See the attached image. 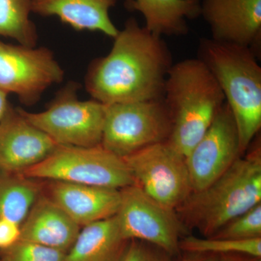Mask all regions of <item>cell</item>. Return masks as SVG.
<instances>
[{"instance_id": "6da1fadb", "label": "cell", "mask_w": 261, "mask_h": 261, "mask_svg": "<svg viewBox=\"0 0 261 261\" xmlns=\"http://www.w3.org/2000/svg\"><path fill=\"white\" fill-rule=\"evenodd\" d=\"M113 40L107 56L94 60L87 70L85 87L92 99L105 105L162 99L174 63L163 38L130 18Z\"/></svg>"}, {"instance_id": "7a4b0ae2", "label": "cell", "mask_w": 261, "mask_h": 261, "mask_svg": "<svg viewBox=\"0 0 261 261\" xmlns=\"http://www.w3.org/2000/svg\"><path fill=\"white\" fill-rule=\"evenodd\" d=\"M163 99L171 122L168 142L185 158L226 102L214 75L198 58L173 63L166 78Z\"/></svg>"}, {"instance_id": "3957f363", "label": "cell", "mask_w": 261, "mask_h": 261, "mask_svg": "<svg viewBox=\"0 0 261 261\" xmlns=\"http://www.w3.org/2000/svg\"><path fill=\"white\" fill-rule=\"evenodd\" d=\"M261 203V154L257 145L208 186L192 192L175 210L187 229L203 238Z\"/></svg>"}, {"instance_id": "277c9868", "label": "cell", "mask_w": 261, "mask_h": 261, "mask_svg": "<svg viewBox=\"0 0 261 261\" xmlns=\"http://www.w3.org/2000/svg\"><path fill=\"white\" fill-rule=\"evenodd\" d=\"M214 75L232 113L242 154L261 128V67L250 48L200 39L198 56Z\"/></svg>"}, {"instance_id": "5b68a950", "label": "cell", "mask_w": 261, "mask_h": 261, "mask_svg": "<svg viewBox=\"0 0 261 261\" xmlns=\"http://www.w3.org/2000/svg\"><path fill=\"white\" fill-rule=\"evenodd\" d=\"M49 180L121 190L135 185L124 159L103 147L57 145L42 161L21 173Z\"/></svg>"}, {"instance_id": "8992f818", "label": "cell", "mask_w": 261, "mask_h": 261, "mask_svg": "<svg viewBox=\"0 0 261 261\" xmlns=\"http://www.w3.org/2000/svg\"><path fill=\"white\" fill-rule=\"evenodd\" d=\"M80 87L70 82L58 92L42 112L22 115L58 145L94 147L101 145L107 105L95 100H80Z\"/></svg>"}, {"instance_id": "52a82bcc", "label": "cell", "mask_w": 261, "mask_h": 261, "mask_svg": "<svg viewBox=\"0 0 261 261\" xmlns=\"http://www.w3.org/2000/svg\"><path fill=\"white\" fill-rule=\"evenodd\" d=\"M171 122L163 99L107 105L101 145L122 159L167 141Z\"/></svg>"}, {"instance_id": "ba28073f", "label": "cell", "mask_w": 261, "mask_h": 261, "mask_svg": "<svg viewBox=\"0 0 261 261\" xmlns=\"http://www.w3.org/2000/svg\"><path fill=\"white\" fill-rule=\"evenodd\" d=\"M121 200L116 216L121 233L126 240H140L177 257L180 241L188 230L176 211L159 203L137 184L120 190Z\"/></svg>"}, {"instance_id": "9c48e42d", "label": "cell", "mask_w": 261, "mask_h": 261, "mask_svg": "<svg viewBox=\"0 0 261 261\" xmlns=\"http://www.w3.org/2000/svg\"><path fill=\"white\" fill-rule=\"evenodd\" d=\"M136 184L154 200L176 210L192 192L186 160L168 141L124 158Z\"/></svg>"}, {"instance_id": "30bf717a", "label": "cell", "mask_w": 261, "mask_h": 261, "mask_svg": "<svg viewBox=\"0 0 261 261\" xmlns=\"http://www.w3.org/2000/svg\"><path fill=\"white\" fill-rule=\"evenodd\" d=\"M64 70L45 47H27L0 42V89L32 106L53 84L61 83Z\"/></svg>"}, {"instance_id": "8fae6325", "label": "cell", "mask_w": 261, "mask_h": 261, "mask_svg": "<svg viewBox=\"0 0 261 261\" xmlns=\"http://www.w3.org/2000/svg\"><path fill=\"white\" fill-rule=\"evenodd\" d=\"M242 154L236 123L225 102L205 135L185 158L192 192L211 185Z\"/></svg>"}, {"instance_id": "7c38bea8", "label": "cell", "mask_w": 261, "mask_h": 261, "mask_svg": "<svg viewBox=\"0 0 261 261\" xmlns=\"http://www.w3.org/2000/svg\"><path fill=\"white\" fill-rule=\"evenodd\" d=\"M211 39L250 48L258 57L261 0H201V15Z\"/></svg>"}, {"instance_id": "4fadbf2b", "label": "cell", "mask_w": 261, "mask_h": 261, "mask_svg": "<svg viewBox=\"0 0 261 261\" xmlns=\"http://www.w3.org/2000/svg\"><path fill=\"white\" fill-rule=\"evenodd\" d=\"M58 145L10 107L0 121V171L22 173L40 163Z\"/></svg>"}, {"instance_id": "5bb4252c", "label": "cell", "mask_w": 261, "mask_h": 261, "mask_svg": "<svg viewBox=\"0 0 261 261\" xmlns=\"http://www.w3.org/2000/svg\"><path fill=\"white\" fill-rule=\"evenodd\" d=\"M48 197L82 228L114 216L121 193L116 189L51 181Z\"/></svg>"}, {"instance_id": "9a60e30c", "label": "cell", "mask_w": 261, "mask_h": 261, "mask_svg": "<svg viewBox=\"0 0 261 261\" xmlns=\"http://www.w3.org/2000/svg\"><path fill=\"white\" fill-rule=\"evenodd\" d=\"M56 202L39 196L20 228V240L67 252L81 230Z\"/></svg>"}, {"instance_id": "2e32d148", "label": "cell", "mask_w": 261, "mask_h": 261, "mask_svg": "<svg viewBox=\"0 0 261 261\" xmlns=\"http://www.w3.org/2000/svg\"><path fill=\"white\" fill-rule=\"evenodd\" d=\"M119 0H32V13L56 17L75 31L102 33L114 38L118 29L110 10Z\"/></svg>"}, {"instance_id": "e0dca14e", "label": "cell", "mask_w": 261, "mask_h": 261, "mask_svg": "<svg viewBox=\"0 0 261 261\" xmlns=\"http://www.w3.org/2000/svg\"><path fill=\"white\" fill-rule=\"evenodd\" d=\"M125 6L143 15L145 28L161 37L187 35L188 20L201 15V0H126Z\"/></svg>"}, {"instance_id": "ac0fdd59", "label": "cell", "mask_w": 261, "mask_h": 261, "mask_svg": "<svg viewBox=\"0 0 261 261\" xmlns=\"http://www.w3.org/2000/svg\"><path fill=\"white\" fill-rule=\"evenodd\" d=\"M129 242L114 216L81 228L65 261H122Z\"/></svg>"}, {"instance_id": "d6986e66", "label": "cell", "mask_w": 261, "mask_h": 261, "mask_svg": "<svg viewBox=\"0 0 261 261\" xmlns=\"http://www.w3.org/2000/svg\"><path fill=\"white\" fill-rule=\"evenodd\" d=\"M41 195L42 187L38 180L0 171V221L21 226Z\"/></svg>"}, {"instance_id": "ffe728a7", "label": "cell", "mask_w": 261, "mask_h": 261, "mask_svg": "<svg viewBox=\"0 0 261 261\" xmlns=\"http://www.w3.org/2000/svg\"><path fill=\"white\" fill-rule=\"evenodd\" d=\"M32 0H0V37L27 47H37L38 33L31 19Z\"/></svg>"}, {"instance_id": "44dd1931", "label": "cell", "mask_w": 261, "mask_h": 261, "mask_svg": "<svg viewBox=\"0 0 261 261\" xmlns=\"http://www.w3.org/2000/svg\"><path fill=\"white\" fill-rule=\"evenodd\" d=\"M181 252L211 253L222 255L240 254L252 257H261V238L252 240L197 238L187 235L179 243Z\"/></svg>"}, {"instance_id": "7402d4cb", "label": "cell", "mask_w": 261, "mask_h": 261, "mask_svg": "<svg viewBox=\"0 0 261 261\" xmlns=\"http://www.w3.org/2000/svg\"><path fill=\"white\" fill-rule=\"evenodd\" d=\"M212 237L232 240L261 238V203L235 218Z\"/></svg>"}, {"instance_id": "603a6c76", "label": "cell", "mask_w": 261, "mask_h": 261, "mask_svg": "<svg viewBox=\"0 0 261 261\" xmlns=\"http://www.w3.org/2000/svg\"><path fill=\"white\" fill-rule=\"evenodd\" d=\"M66 252L20 240L1 251L0 261H65Z\"/></svg>"}, {"instance_id": "cb8c5ba5", "label": "cell", "mask_w": 261, "mask_h": 261, "mask_svg": "<svg viewBox=\"0 0 261 261\" xmlns=\"http://www.w3.org/2000/svg\"><path fill=\"white\" fill-rule=\"evenodd\" d=\"M174 257L154 246L140 240H130L122 261H173Z\"/></svg>"}, {"instance_id": "d4e9b609", "label": "cell", "mask_w": 261, "mask_h": 261, "mask_svg": "<svg viewBox=\"0 0 261 261\" xmlns=\"http://www.w3.org/2000/svg\"><path fill=\"white\" fill-rule=\"evenodd\" d=\"M21 226L7 221H0V251L7 250L20 240Z\"/></svg>"}, {"instance_id": "484cf974", "label": "cell", "mask_w": 261, "mask_h": 261, "mask_svg": "<svg viewBox=\"0 0 261 261\" xmlns=\"http://www.w3.org/2000/svg\"><path fill=\"white\" fill-rule=\"evenodd\" d=\"M220 255L211 253L181 252L177 260L173 261H219Z\"/></svg>"}, {"instance_id": "4316f807", "label": "cell", "mask_w": 261, "mask_h": 261, "mask_svg": "<svg viewBox=\"0 0 261 261\" xmlns=\"http://www.w3.org/2000/svg\"><path fill=\"white\" fill-rule=\"evenodd\" d=\"M10 108L8 102V94L0 89V121L4 118Z\"/></svg>"}, {"instance_id": "83f0119b", "label": "cell", "mask_w": 261, "mask_h": 261, "mask_svg": "<svg viewBox=\"0 0 261 261\" xmlns=\"http://www.w3.org/2000/svg\"><path fill=\"white\" fill-rule=\"evenodd\" d=\"M253 257L240 254H228L220 255L219 261H251Z\"/></svg>"}, {"instance_id": "f1b7e54d", "label": "cell", "mask_w": 261, "mask_h": 261, "mask_svg": "<svg viewBox=\"0 0 261 261\" xmlns=\"http://www.w3.org/2000/svg\"><path fill=\"white\" fill-rule=\"evenodd\" d=\"M251 261H261V257H253Z\"/></svg>"}]
</instances>
